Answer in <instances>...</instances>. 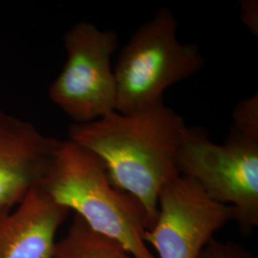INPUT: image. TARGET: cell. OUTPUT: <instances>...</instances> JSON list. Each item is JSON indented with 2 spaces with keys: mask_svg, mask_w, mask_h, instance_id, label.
I'll use <instances>...</instances> for the list:
<instances>
[{
  "mask_svg": "<svg viewBox=\"0 0 258 258\" xmlns=\"http://www.w3.org/2000/svg\"><path fill=\"white\" fill-rule=\"evenodd\" d=\"M68 212L34 186L16 207L0 212V258H54Z\"/></svg>",
  "mask_w": 258,
  "mask_h": 258,
  "instance_id": "cell-8",
  "label": "cell"
},
{
  "mask_svg": "<svg viewBox=\"0 0 258 258\" xmlns=\"http://www.w3.org/2000/svg\"><path fill=\"white\" fill-rule=\"evenodd\" d=\"M118 46L116 32L90 22L80 21L65 33L66 60L49 88V98L75 123L90 122L115 111L111 56Z\"/></svg>",
  "mask_w": 258,
  "mask_h": 258,
  "instance_id": "cell-5",
  "label": "cell"
},
{
  "mask_svg": "<svg viewBox=\"0 0 258 258\" xmlns=\"http://www.w3.org/2000/svg\"><path fill=\"white\" fill-rule=\"evenodd\" d=\"M241 21L248 27L255 37L258 36V2L257 0L240 1Z\"/></svg>",
  "mask_w": 258,
  "mask_h": 258,
  "instance_id": "cell-12",
  "label": "cell"
},
{
  "mask_svg": "<svg viewBox=\"0 0 258 258\" xmlns=\"http://www.w3.org/2000/svg\"><path fill=\"white\" fill-rule=\"evenodd\" d=\"M54 258H135L120 243L93 231L75 216L64 236L57 239Z\"/></svg>",
  "mask_w": 258,
  "mask_h": 258,
  "instance_id": "cell-9",
  "label": "cell"
},
{
  "mask_svg": "<svg viewBox=\"0 0 258 258\" xmlns=\"http://www.w3.org/2000/svg\"><path fill=\"white\" fill-rule=\"evenodd\" d=\"M171 11L161 8L133 33L115 66V111L146 110L163 102L166 89L197 73L205 63L199 47L182 43Z\"/></svg>",
  "mask_w": 258,
  "mask_h": 258,
  "instance_id": "cell-3",
  "label": "cell"
},
{
  "mask_svg": "<svg viewBox=\"0 0 258 258\" xmlns=\"http://www.w3.org/2000/svg\"><path fill=\"white\" fill-rule=\"evenodd\" d=\"M177 166L212 200L231 207L242 231L258 227V141L231 130L217 145L202 127L186 126Z\"/></svg>",
  "mask_w": 258,
  "mask_h": 258,
  "instance_id": "cell-4",
  "label": "cell"
},
{
  "mask_svg": "<svg viewBox=\"0 0 258 258\" xmlns=\"http://www.w3.org/2000/svg\"><path fill=\"white\" fill-rule=\"evenodd\" d=\"M185 128L183 117L162 102L71 124L68 140L102 160L112 183L141 204L150 228L162 188L180 175L177 155Z\"/></svg>",
  "mask_w": 258,
  "mask_h": 258,
  "instance_id": "cell-1",
  "label": "cell"
},
{
  "mask_svg": "<svg viewBox=\"0 0 258 258\" xmlns=\"http://www.w3.org/2000/svg\"><path fill=\"white\" fill-rule=\"evenodd\" d=\"M37 185L134 257L157 258L144 239L149 224L143 207L112 183L102 160L91 151L70 140L60 141Z\"/></svg>",
  "mask_w": 258,
  "mask_h": 258,
  "instance_id": "cell-2",
  "label": "cell"
},
{
  "mask_svg": "<svg viewBox=\"0 0 258 258\" xmlns=\"http://www.w3.org/2000/svg\"><path fill=\"white\" fill-rule=\"evenodd\" d=\"M231 130L243 137L258 141V95L240 101L232 112Z\"/></svg>",
  "mask_w": 258,
  "mask_h": 258,
  "instance_id": "cell-10",
  "label": "cell"
},
{
  "mask_svg": "<svg viewBox=\"0 0 258 258\" xmlns=\"http://www.w3.org/2000/svg\"><path fill=\"white\" fill-rule=\"evenodd\" d=\"M199 258H254L249 250L233 242L212 238L204 248Z\"/></svg>",
  "mask_w": 258,
  "mask_h": 258,
  "instance_id": "cell-11",
  "label": "cell"
},
{
  "mask_svg": "<svg viewBox=\"0 0 258 258\" xmlns=\"http://www.w3.org/2000/svg\"><path fill=\"white\" fill-rule=\"evenodd\" d=\"M59 142L0 107V212L16 207L38 184Z\"/></svg>",
  "mask_w": 258,
  "mask_h": 258,
  "instance_id": "cell-7",
  "label": "cell"
},
{
  "mask_svg": "<svg viewBox=\"0 0 258 258\" xmlns=\"http://www.w3.org/2000/svg\"><path fill=\"white\" fill-rule=\"evenodd\" d=\"M231 220V207L212 200L197 182L179 175L162 188L156 219L144 239L158 258H199L213 234Z\"/></svg>",
  "mask_w": 258,
  "mask_h": 258,
  "instance_id": "cell-6",
  "label": "cell"
}]
</instances>
